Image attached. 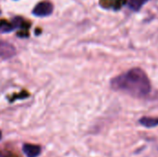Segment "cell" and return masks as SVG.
Masks as SVG:
<instances>
[{
    "label": "cell",
    "instance_id": "obj_1",
    "mask_svg": "<svg viewBox=\"0 0 158 157\" xmlns=\"http://www.w3.org/2000/svg\"><path fill=\"white\" fill-rule=\"evenodd\" d=\"M110 84L115 91H119L138 98L148 95L151 91L150 81L146 73L139 68H133L115 77Z\"/></svg>",
    "mask_w": 158,
    "mask_h": 157
},
{
    "label": "cell",
    "instance_id": "obj_2",
    "mask_svg": "<svg viewBox=\"0 0 158 157\" xmlns=\"http://www.w3.org/2000/svg\"><path fill=\"white\" fill-rule=\"evenodd\" d=\"M52 12H53V5L48 1L40 2L34 6L32 10V13L37 17H46L50 15Z\"/></svg>",
    "mask_w": 158,
    "mask_h": 157
},
{
    "label": "cell",
    "instance_id": "obj_3",
    "mask_svg": "<svg viewBox=\"0 0 158 157\" xmlns=\"http://www.w3.org/2000/svg\"><path fill=\"white\" fill-rule=\"evenodd\" d=\"M16 54V49L15 47L7 43V42H4V41H0V58H10L12 56H14Z\"/></svg>",
    "mask_w": 158,
    "mask_h": 157
},
{
    "label": "cell",
    "instance_id": "obj_4",
    "mask_svg": "<svg viewBox=\"0 0 158 157\" xmlns=\"http://www.w3.org/2000/svg\"><path fill=\"white\" fill-rule=\"evenodd\" d=\"M22 151L27 157H38L41 154L42 148L39 145L26 143L23 145Z\"/></svg>",
    "mask_w": 158,
    "mask_h": 157
},
{
    "label": "cell",
    "instance_id": "obj_5",
    "mask_svg": "<svg viewBox=\"0 0 158 157\" xmlns=\"http://www.w3.org/2000/svg\"><path fill=\"white\" fill-rule=\"evenodd\" d=\"M139 123L148 129L156 128L158 126V118L153 117H143L139 119Z\"/></svg>",
    "mask_w": 158,
    "mask_h": 157
},
{
    "label": "cell",
    "instance_id": "obj_6",
    "mask_svg": "<svg viewBox=\"0 0 158 157\" xmlns=\"http://www.w3.org/2000/svg\"><path fill=\"white\" fill-rule=\"evenodd\" d=\"M147 2H148V0H129L128 5L131 9H132L134 11H138Z\"/></svg>",
    "mask_w": 158,
    "mask_h": 157
},
{
    "label": "cell",
    "instance_id": "obj_7",
    "mask_svg": "<svg viewBox=\"0 0 158 157\" xmlns=\"http://www.w3.org/2000/svg\"><path fill=\"white\" fill-rule=\"evenodd\" d=\"M13 29H14V27H13L11 22H8V21L4 20V19L0 21V32H3V33L9 32Z\"/></svg>",
    "mask_w": 158,
    "mask_h": 157
},
{
    "label": "cell",
    "instance_id": "obj_8",
    "mask_svg": "<svg viewBox=\"0 0 158 157\" xmlns=\"http://www.w3.org/2000/svg\"><path fill=\"white\" fill-rule=\"evenodd\" d=\"M11 23H12L14 28H21L23 26V19L19 17H17L12 20Z\"/></svg>",
    "mask_w": 158,
    "mask_h": 157
},
{
    "label": "cell",
    "instance_id": "obj_9",
    "mask_svg": "<svg viewBox=\"0 0 158 157\" xmlns=\"http://www.w3.org/2000/svg\"><path fill=\"white\" fill-rule=\"evenodd\" d=\"M0 157H5V155H4L1 152H0Z\"/></svg>",
    "mask_w": 158,
    "mask_h": 157
},
{
    "label": "cell",
    "instance_id": "obj_10",
    "mask_svg": "<svg viewBox=\"0 0 158 157\" xmlns=\"http://www.w3.org/2000/svg\"><path fill=\"white\" fill-rule=\"evenodd\" d=\"M1 138H2V132H1V130H0V140H1Z\"/></svg>",
    "mask_w": 158,
    "mask_h": 157
}]
</instances>
